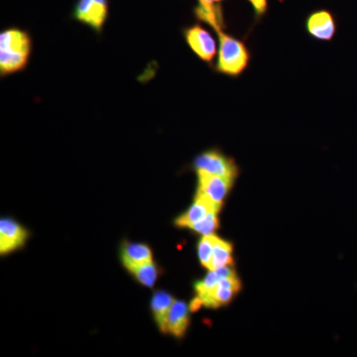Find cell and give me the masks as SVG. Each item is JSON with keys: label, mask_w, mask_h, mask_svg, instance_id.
<instances>
[{"label": "cell", "mask_w": 357, "mask_h": 357, "mask_svg": "<svg viewBox=\"0 0 357 357\" xmlns=\"http://www.w3.org/2000/svg\"><path fill=\"white\" fill-rule=\"evenodd\" d=\"M232 252H234V245L215 234L211 270H215L225 266H234Z\"/></svg>", "instance_id": "9a60e30c"}, {"label": "cell", "mask_w": 357, "mask_h": 357, "mask_svg": "<svg viewBox=\"0 0 357 357\" xmlns=\"http://www.w3.org/2000/svg\"><path fill=\"white\" fill-rule=\"evenodd\" d=\"M194 14L197 20L210 25L213 30L225 28L222 6L220 3H199L194 8Z\"/></svg>", "instance_id": "5bb4252c"}, {"label": "cell", "mask_w": 357, "mask_h": 357, "mask_svg": "<svg viewBox=\"0 0 357 357\" xmlns=\"http://www.w3.org/2000/svg\"><path fill=\"white\" fill-rule=\"evenodd\" d=\"M218 37V54L215 69L225 76L237 77L248 67L251 55L241 40L225 32V28L215 30Z\"/></svg>", "instance_id": "7a4b0ae2"}, {"label": "cell", "mask_w": 357, "mask_h": 357, "mask_svg": "<svg viewBox=\"0 0 357 357\" xmlns=\"http://www.w3.org/2000/svg\"><path fill=\"white\" fill-rule=\"evenodd\" d=\"M184 38L190 49L202 61L213 66V60L217 55V42L206 28L199 24L190 26L185 28Z\"/></svg>", "instance_id": "5b68a950"}, {"label": "cell", "mask_w": 357, "mask_h": 357, "mask_svg": "<svg viewBox=\"0 0 357 357\" xmlns=\"http://www.w3.org/2000/svg\"><path fill=\"white\" fill-rule=\"evenodd\" d=\"M28 238V231L20 223L10 218H2L0 222V253L13 252L22 248Z\"/></svg>", "instance_id": "9c48e42d"}, {"label": "cell", "mask_w": 357, "mask_h": 357, "mask_svg": "<svg viewBox=\"0 0 357 357\" xmlns=\"http://www.w3.org/2000/svg\"><path fill=\"white\" fill-rule=\"evenodd\" d=\"M121 259L124 267H128L129 265L153 261V255L146 244L126 243L122 244Z\"/></svg>", "instance_id": "4fadbf2b"}, {"label": "cell", "mask_w": 357, "mask_h": 357, "mask_svg": "<svg viewBox=\"0 0 357 357\" xmlns=\"http://www.w3.org/2000/svg\"><path fill=\"white\" fill-rule=\"evenodd\" d=\"M135 278L146 287L152 288L158 277V268L153 261L129 265L126 267Z\"/></svg>", "instance_id": "2e32d148"}, {"label": "cell", "mask_w": 357, "mask_h": 357, "mask_svg": "<svg viewBox=\"0 0 357 357\" xmlns=\"http://www.w3.org/2000/svg\"><path fill=\"white\" fill-rule=\"evenodd\" d=\"M190 306L183 301H174L168 319V333L177 338L184 337L190 324Z\"/></svg>", "instance_id": "8fae6325"}, {"label": "cell", "mask_w": 357, "mask_h": 357, "mask_svg": "<svg viewBox=\"0 0 357 357\" xmlns=\"http://www.w3.org/2000/svg\"><path fill=\"white\" fill-rule=\"evenodd\" d=\"M218 215V211H211L203 220L192 225L190 229L198 232V234H202L203 236L215 234L218 227H220Z\"/></svg>", "instance_id": "e0dca14e"}, {"label": "cell", "mask_w": 357, "mask_h": 357, "mask_svg": "<svg viewBox=\"0 0 357 357\" xmlns=\"http://www.w3.org/2000/svg\"><path fill=\"white\" fill-rule=\"evenodd\" d=\"M192 168L196 172L208 173L234 181L239 175L236 161L218 149L208 150L199 154L192 162Z\"/></svg>", "instance_id": "3957f363"}, {"label": "cell", "mask_w": 357, "mask_h": 357, "mask_svg": "<svg viewBox=\"0 0 357 357\" xmlns=\"http://www.w3.org/2000/svg\"><path fill=\"white\" fill-rule=\"evenodd\" d=\"M306 30L310 36L319 41H332L337 33V22L331 11L319 9L307 16Z\"/></svg>", "instance_id": "52a82bcc"}, {"label": "cell", "mask_w": 357, "mask_h": 357, "mask_svg": "<svg viewBox=\"0 0 357 357\" xmlns=\"http://www.w3.org/2000/svg\"><path fill=\"white\" fill-rule=\"evenodd\" d=\"M213 241H215V234L204 236L198 245L199 261L203 266L208 268V270H211V260H213Z\"/></svg>", "instance_id": "ac0fdd59"}, {"label": "cell", "mask_w": 357, "mask_h": 357, "mask_svg": "<svg viewBox=\"0 0 357 357\" xmlns=\"http://www.w3.org/2000/svg\"><path fill=\"white\" fill-rule=\"evenodd\" d=\"M241 288H243V284L237 275L220 279L213 293L206 299L202 301L199 305H201V307H211V309L227 306L234 299Z\"/></svg>", "instance_id": "ba28073f"}, {"label": "cell", "mask_w": 357, "mask_h": 357, "mask_svg": "<svg viewBox=\"0 0 357 357\" xmlns=\"http://www.w3.org/2000/svg\"><path fill=\"white\" fill-rule=\"evenodd\" d=\"M174 298L165 291H158L153 295L151 301L152 311H153L155 321L158 325L160 331L163 333H168V319L171 307L174 303Z\"/></svg>", "instance_id": "7c38bea8"}, {"label": "cell", "mask_w": 357, "mask_h": 357, "mask_svg": "<svg viewBox=\"0 0 357 357\" xmlns=\"http://www.w3.org/2000/svg\"><path fill=\"white\" fill-rule=\"evenodd\" d=\"M253 7L256 17L260 18L266 14L268 10V0H248Z\"/></svg>", "instance_id": "d6986e66"}, {"label": "cell", "mask_w": 357, "mask_h": 357, "mask_svg": "<svg viewBox=\"0 0 357 357\" xmlns=\"http://www.w3.org/2000/svg\"><path fill=\"white\" fill-rule=\"evenodd\" d=\"M109 0H77L73 9V20L83 23L98 34L109 17Z\"/></svg>", "instance_id": "277c9868"}, {"label": "cell", "mask_w": 357, "mask_h": 357, "mask_svg": "<svg viewBox=\"0 0 357 357\" xmlns=\"http://www.w3.org/2000/svg\"><path fill=\"white\" fill-rule=\"evenodd\" d=\"M222 0H199V3H204V4H215V3H220V2H222Z\"/></svg>", "instance_id": "ffe728a7"}, {"label": "cell", "mask_w": 357, "mask_h": 357, "mask_svg": "<svg viewBox=\"0 0 357 357\" xmlns=\"http://www.w3.org/2000/svg\"><path fill=\"white\" fill-rule=\"evenodd\" d=\"M222 206H218L215 203L206 198L202 195L196 194L194 204L182 215L176 218L175 225L178 227H191L203 220L211 211H218L220 213Z\"/></svg>", "instance_id": "30bf717a"}, {"label": "cell", "mask_w": 357, "mask_h": 357, "mask_svg": "<svg viewBox=\"0 0 357 357\" xmlns=\"http://www.w3.org/2000/svg\"><path fill=\"white\" fill-rule=\"evenodd\" d=\"M197 175L198 188L196 194L202 195L213 203L222 206L236 181L204 172H197Z\"/></svg>", "instance_id": "8992f818"}, {"label": "cell", "mask_w": 357, "mask_h": 357, "mask_svg": "<svg viewBox=\"0 0 357 357\" xmlns=\"http://www.w3.org/2000/svg\"><path fill=\"white\" fill-rule=\"evenodd\" d=\"M29 33L20 28H8L0 33V75L9 76L27 67L31 54Z\"/></svg>", "instance_id": "6da1fadb"}]
</instances>
